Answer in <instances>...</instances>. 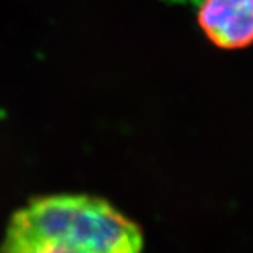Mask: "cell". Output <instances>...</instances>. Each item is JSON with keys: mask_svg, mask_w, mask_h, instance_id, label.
Returning a JSON list of instances; mask_svg holds the SVG:
<instances>
[{"mask_svg": "<svg viewBox=\"0 0 253 253\" xmlns=\"http://www.w3.org/2000/svg\"><path fill=\"white\" fill-rule=\"evenodd\" d=\"M141 229L107 201L87 196L34 200L17 211L1 251L13 253H134Z\"/></svg>", "mask_w": 253, "mask_h": 253, "instance_id": "1", "label": "cell"}, {"mask_svg": "<svg viewBox=\"0 0 253 253\" xmlns=\"http://www.w3.org/2000/svg\"><path fill=\"white\" fill-rule=\"evenodd\" d=\"M197 21L221 49H242L253 44V0H201Z\"/></svg>", "mask_w": 253, "mask_h": 253, "instance_id": "2", "label": "cell"}]
</instances>
